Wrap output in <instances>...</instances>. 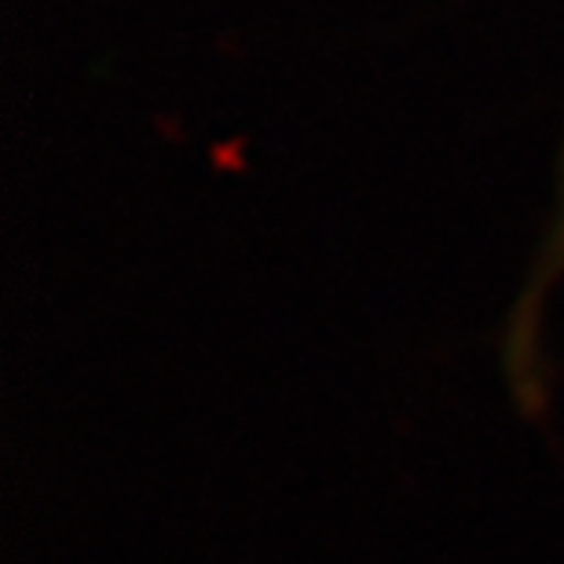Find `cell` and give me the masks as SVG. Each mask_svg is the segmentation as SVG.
Listing matches in <instances>:
<instances>
[{"instance_id": "cell-1", "label": "cell", "mask_w": 564, "mask_h": 564, "mask_svg": "<svg viewBox=\"0 0 564 564\" xmlns=\"http://www.w3.org/2000/svg\"><path fill=\"white\" fill-rule=\"evenodd\" d=\"M561 228H564V209H561Z\"/></svg>"}]
</instances>
